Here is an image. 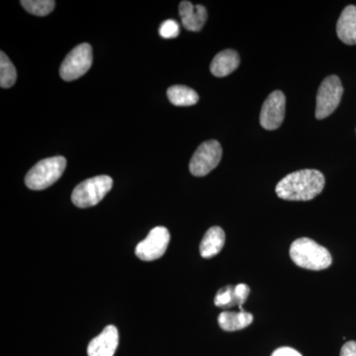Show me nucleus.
I'll use <instances>...</instances> for the list:
<instances>
[{
    "label": "nucleus",
    "mask_w": 356,
    "mask_h": 356,
    "mask_svg": "<svg viewBox=\"0 0 356 356\" xmlns=\"http://www.w3.org/2000/svg\"><path fill=\"white\" fill-rule=\"evenodd\" d=\"M325 177L317 170H302L290 173L276 185L278 197L289 201H309L324 189Z\"/></svg>",
    "instance_id": "obj_1"
},
{
    "label": "nucleus",
    "mask_w": 356,
    "mask_h": 356,
    "mask_svg": "<svg viewBox=\"0 0 356 356\" xmlns=\"http://www.w3.org/2000/svg\"><path fill=\"white\" fill-rule=\"evenodd\" d=\"M289 252L296 266L310 270H323L331 266L332 262L329 250L308 238L295 241Z\"/></svg>",
    "instance_id": "obj_2"
},
{
    "label": "nucleus",
    "mask_w": 356,
    "mask_h": 356,
    "mask_svg": "<svg viewBox=\"0 0 356 356\" xmlns=\"http://www.w3.org/2000/svg\"><path fill=\"white\" fill-rule=\"evenodd\" d=\"M67 168L64 156L42 159L33 166L25 177V184L32 191H43L57 182Z\"/></svg>",
    "instance_id": "obj_3"
},
{
    "label": "nucleus",
    "mask_w": 356,
    "mask_h": 356,
    "mask_svg": "<svg viewBox=\"0 0 356 356\" xmlns=\"http://www.w3.org/2000/svg\"><path fill=\"white\" fill-rule=\"evenodd\" d=\"M113 186V180L107 175H99L77 185L72 194V201L76 207L89 208L97 205Z\"/></svg>",
    "instance_id": "obj_4"
},
{
    "label": "nucleus",
    "mask_w": 356,
    "mask_h": 356,
    "mask_svg": "<svg viewBox=\"0 0 356 356\" xmlns=\"http://www.w3.org/2000/svg\"><path fill=\"white\" fill-rule=\"evenodd\" d=\"M92 65V48L90 44H79L65 57L60 65V76L65 81H76L84 76Z\"/></svg>",
    "instance_id": "obj_5"
},
{
    "label": "nucleus",
    "mask_w": 356,
    "mask_h": 356,
    "mask_svg": "<svg viewBox=\"0 0 356 356\" xmlns=\"http://www.w3.org/2000/svg\"><path fill=\"white\" fill-rule=\"evenodd\" d=\"M343 95V84L337 76L325 77L318 90L316 103V117L324 119L329 117L339 106Z\"/></svg>",
    "instance_id": "obj_6"
},
{
    "label": "nucleus",
    "mask_w": 356,
    "mask_h": 356,
    "mask_svg": "<svg viewBox=\"0 0 356 356\" xmlns=\"http://www.w3.org/2000/svg\"><path fill=\"white\" fill-rule=\"evenodd\" d=\"M222 147L218 140L203 143L192 156L189 170L194 177H205L217 168L222 159Z\"/></svg>",
    "instance_id": "obj_7"
},
{
    "label": "nucleus",
    "mask_w": 356,
    "mask_h": 356,
    "mask_svg": "<svg viewBox=\"0 0 356 356\" xmlns=\"http://www.w3.org/2000/svg\"><path fill=\"white\" fill-rule=\"evenodd\" d=\"M170 234L165 227H156L136 247V255L144 261H153L165 254Z\"/></svg>",
    "instance_id": "obj_8"
},
{
    "label": "nucleus",
    "mask_w": 356,
    "mask_h": 356,
    "mask_svg": "<svg viewBox=\"0 0 356 356\" xmlns=\"http://www.w3.org/2000/svg\"><path fill=\"white\" fill-rule=\"evenodd\" d=\"M286 98L282 91L275 90L266 98L261 111V125L266 130H276L280 127L285 116Z\"/></svg>",
    "instance_id": "obj_9"
},
{
    "label": "nucleus",
    "mask_w": 356,
    "mask_h": 356,
    "mask_svg": "<svg viewBox=\"0 0 356 356\" xmlns=\"http://www.w3.org/2000/svg\"><path fill=\"white\" fill-rule=\"evenodd\" d=\"M119 343L118 330L114 325H107L88 344V356H113Z\"/></svg>",
    "instance_id": "obj_10"
},
{
    "label": "nucleus",
    "mask_w": 356,
    "mask_h": 356,
    "mask_svg": "<svg viewBox=\"0 0 356 356\" xmlns=\"http://www.w3.org/2000/svg\"><path fill=\"white\" fill-rule=\"evenodd\" d=\"M179 15L185 29L192 32L200 31L208 17L205 7L200 4L193 6L189 1L180 2Z\"/></svg>",
    "instance_id": "obj_11"
},
{
    "label": "nucleus",
    "mask_w": 356,
    "mask_h": 356,
    "mask_svg": "<svg viewBox=\"0 0 356 356\" xmlns=\"http://www.w3.org/2000/svg\"><path fill=\"white\" fill-rule=\"evenodd\" d=\"M337 34L346 44H356V6L343 9L337 23Z\"/></svg>",
    "instance_id": "obj_12"
},
{
    "label": "nucleus",
    "mask_w": 356,
    "mask_h": 356,
    "mask_svg": "<svg viewBox=\"0 0 356 356\" xmlns=\"http://www.w3.org/2000/svg\"><path fill=\"white\" fill-rule=\"evenodd\" d=\"M240 63V56L236 51H222L213 58L210 65L211 72L217 77L227 76L238 69Z\"/></svg>",
    "instance_id": "obj_13"
},
{
    "label": "nucleus",
    "mask_w": 356,
    "mask_h": 356,
    "mask_svg": "<svg viewBox=\"0 0 356 356\" xmlns=\"http://www.w3.org/2000/svg\"><path fill=\"white\" fill-rule=\"evenodd\" d=\"M226 236L220 227H212L206 232L200 243V254L204 259H211L221 252L224 248Z\"/></svg>",
    "instance_id": "obj_14"
},
{
    "label": "nucleus",
    "mask_w": 356,
    "mask_h": 356,
    "mask_svg": "<svg viewBox=\"0 0 356 356\" xmlns=\"http://www.w3.org/2000/svg\"><path fill=\"white\" fill-rule=\"evenodd\" d=\"M254 321L252 314L245 310L240 312H222L218 318L222 330L227 332L240 331L252 324Z\"/></svg>",
    "instance_id": "obj_15"
},
{
    "label": "nucleus",
    "mask_w": 356,
    "mask_h": 356,
    "mask_svg": "<svg viewBox=\"0 0 356 356\" xmlns=\"http://www.w3.org/2000/svg\"><path fill=\"white\" fill-rule=\"evenodd\" d=\"M168 97L175 106H192L199 100L196 91L184 86H173L168 88Z\"/></svg>",
    "instance_id": "obj_16"
},
{
    "label": "nucleus",
    "mask_w": 356,
    "mask_h": 356,
    "mask_svg": "<svg viewBox=\"0 0 356 356\" xmlns=\"http://www.w3.org/2000/svg\"><path fill=\"white\" fill-rule=\"evenodd\" d=\"M17 79V72L13 63L4 54L0 53V86L2 88H9L13 86Z\"/></svg>",
    "instance_id": "obj_17"
},
{
    "label": "nucleus",
    "mask_w": 356,
    "mask_h": 356,
    "mask_svg": "<svg viewBox=\"0 0 356 356\" xmlns=\"http://www.w3.org/2000/svg\"><path fill=\"white\" fill-rule=\"evenodd\" d=\"M28 13L36 16H46L55 8L54 0H22L20 2Z\"/></svg>",
    "instance_id": "obj_18"
},
{
    "label": "nucleus",
    "mask_w": 356,
    "mask_h": 356,
    "mask_svg": "<svg viewBox=\"0 0 356 356\" xmlns=\"http://www.w3.org/2000/svg\"><path fill=\"white\" fill-rule=\"evenodd\" d=\"M215 305L221 308H231L238 306L235 296V287L227 286L218 291L214 299Z\"/></svg>",
    "instance_id": "obj_19"
},
{
    "label": "nucleus",
    "mask_w": 356,
    "mask_h": 356,
    "mask_svg": "<svg viewBox=\"0 0 356 356\" xmlns=\"http://www.w3.org/2000/svg\"><path fill=\"white\" fill-rule=\"evenodd\" d=\"M179 25L175 20H165L159 28V35L165 39L177 38L179 35Z\"/></svg>",
    "instance_id": "obj_20"
},
{
    "label": "nucleus",
    "mask_w": 356,
    "mask_h": 356,
    "mask_svg": "<svg viewBox=\"0 0 356 356\" xmlns=\"http://www.w3.org/2000/svg\"><path fill=\"white\" fill-rule=\"evenodd\" d=\"M250 289L247 284H238L235 286V296L236 303H238V308L243 311V305L247 301L248 295H250Z\"/></svg>",
    "instance_id": "obj_21"
},
{
    "label": "nucleus",
    "mask_w": 356,
    "mask_h": 356,
    "mask_svg": "<svg viewBox=\"0 0 356 356\" xmlns=\"http://www.w3.org/2000/svg\"><path fill=\"white\" fill-rule=\"evenodd\" d=\"M271 356H302L301 353L291 348H277Z\"/></svg>",
    "instance_id": "obj_22"
},
{
    "label": "nucleus",
    "mask_w": 356,
    "mask_h": 356,
    "mask_svg": "<svg viewBox=\"0 0 356 356\" xmlns=\"http://www.w3.org/2000/svg\"><path fill=\"white\" fill-rule=\"evenodd\" d=\"M341 356H356V341H348L344 344Z\"/></svg>",
    "instance_id": "obj_23"
}]
</instances>
